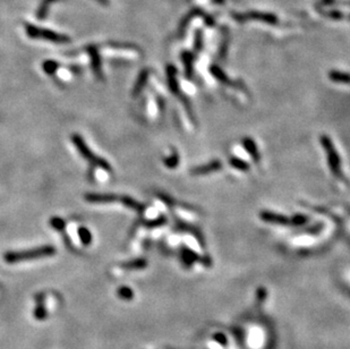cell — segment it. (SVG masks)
I'll list each match as a JSON object with an SVG mask.
<instances>
[{
    "label": "cell",
    "instance_id": "cell-1",
    "mask_svg": "<svg viewBox=\"0 0 350 349\" xmlns=\"http://www.w3.org/2000/svg\"><path fill=\"white\" fill-rule=\"evenodd\" d=\"M55 250L51 246H45L41 248H36V250L32 251H25V252H14V253H8V254L5 255V260L9 263L14 262H20V261H27V260H33V259H40V257L45 256H50L51 254H54Z\"/></svg>",
    "mask_w": 350,
    "mask_h": 349
},
{
    "label": "cell",
    "instance_id": "cell-2",
    "mask_svg": "<svg viewBox=\"0 0 350 349\" xmlns=\"http://www.w3.org/2000/svg\"><path fill=\"white\" fill-rule=\"evenodd\" d=\"M74 143H75V145L77 146V149L81 152V154H82L85 158V159H88L91 162H94L95 165H98L99 167H102V168L105 169V170H109L110 169L109 168V165L107 164V162L103 161L102 159H99L98 157H95L93 153L91 152V150L89 149V147L85 145V143L83 142L82 137L74 136Z\"/></svg>",
    "mask_w": 350,
    "mask_h": 349
},
{
    "label": "cell",
    "instance_id": "cell-3",
    "mask_svg": "<svg viewBox=\"0 0 350 349\" xmlns=\"http://www.w3.org/2000/svg\"><path fill=\"white\" fill-rule=\"evenodd\" d=\"M27 33L31 36L43 37V39L54 41V42H58V44L69 41V39L67 36L57 34V33H55V32H50V31H47V30H40V28L34 27V26H30V25L27 26Z\"/></svg>",
    "mask_w": 350,
    "mask_h": 349
},
{
    "label": "cell",
    "instance_id": "cell-4",
    "mask_svg": "<svg viewBox=\"0 0 350 349\" xmlns=\"http://www.w3.org/2000/svg\"><path fill=\"white\" fill-rule=\"evenodd\" d=\"M79 234H80V236H81V240L83 241L84 244H89L91 242V235H90V232L86 230L85 228H81L80 230H79Z\"/></svg>",
    "mask_w": 350,
    "mask_h": 349
},
{
    "label": "cell",
    "instance_id": "cell-5",
    "mask_svg": "<svg viewBox=\"0 0 350 349\" xmlns=\"http://www.w3.org/2000/svg\"><path fill=\"white\" fill-rule=\"evenodd\" d=\"M99 2H101L102 4H107L105 2H108V0H99Z\"/></svg>",
    "mask_w": 350,
    "mask_h": 349
}]
</instances>
